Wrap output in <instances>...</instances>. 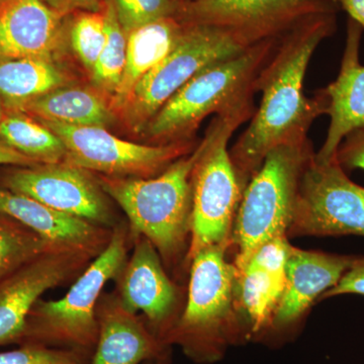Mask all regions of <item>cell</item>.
I'll return each mask as SVG.
<instances>
[{"label":"cell","mask_w":364,"mask_h":364,"mask_svg":"<svg viewBox=\"0 0 364 364\" xmlns=\"http://www.w3.org/2000/svg\"><path fill=\"white\" fill-rule=\"evenodd\" d=\"M336 14L310 16L280 36L258 75L256 91L262 93L259 107L230 149L244 189L270 151L309 139L314 121L327 112V98L320 90L306 97L304 81L318 45L336 32Z\"/></svg>","instance_id":"cell-1"},{"label":"cell","mask_w":364,"mask_h":364,"mask_svg":"<svg viewBox=\"0 0 364 364\" xmlns=\"http://www.w3.org/2000/svg\"><path fill=\"white\" fill-rule=\"evenodd\" d=\"M279 38L261 41L198 72L151 119L146 135L159 145L188 142L210 114L226 116L254 107L256 80Z\"/></svg>","instance_id":"cell-2"},{"label":"cell","mask_w":364,"mask_h":364,"mask_svg":"<svg viewBox=\"0 0 364 364\" xmlns=\"http://www.w3.org/2000/svg\"><path fill=\"white\" fill-rule=\"evenodd\" d=\"M203 146V139L191 153L153 178L105 176L98 182L123 208L131 236L148 239L168 264L181 255L191 234L193 174Z\"/></svg>","instance_id":"cell-3"},{"label":"cell","mask_w":364,"mask_h":364,"mask_svg":"<svg viewBox=\"0 0 364 364\" xmlns=\"http://www.w3.org/2000/svg\"><path fill=\"white\" fill-rule=\"evenodd\" d=\"M227 248L213 246L191 258L188 303L164 343L181 344L198 363L219 360L230 344L248 337L234 313L237 268Z\"/></svg>","instance_id":"cell-4"},{"label":"cell","mask_w":364,"mask_h":364,"mask_svg":"<svg viewBox=\"0 0 364 364\" xmlns=\"http://www.w3.org/2000/svg\"><path fill=\"white\" fill-rule=\"evenodd\" d=\"M310 139L270 151L244 189L235 218L231 244L234 265L242 270L261 244L287 237L293 222L299 183L315 155Z\"/></svg>","instance_id":"cell-5"},{"label":"cell","mask_w":364,"mask_h":364,"mask_svg":"<svg viewBox=\"0 0 364 364\" xmlns=\"http://www.w3.org/2000/svg\"><path fill=\"white\" fill-rule=\"evenodd\" d=\"M256 107L215 116L203 138V150L193 174L189 260L203 249L231 245L244 188L230 156L235 131L250 121Z\"/></svg>","instance_id":"cell-6"},{"label":"cell","mask_w":364,"mask_h":364,"mask_svg":"<svg viewBox=\"0 0 364 364\" xmlns=\"http://www.w3.org/2000/svg\"><path fill=\"white\" fill-rule=\"evenodd\" d=\"M129 227L112 228L111 240L78 275L64 298L38 301L26 333L47 342L90 348L98 338L97 306L107 282L116 279L126 264Z\"/></svg>","instance_id":"cell-7"},{"label":"cell","mask_w":364,"mask_h":364,"mask_svg":"<svg viewBox=\"0 0 364 364\" xmlns=\"http://www.w3.org/2000/svg\"><path fill=\"white\" fill-rule=\"evenodd\" d=\"M183 26L171 51L141 79L122 109L127 123L138 133L145 130L165 102L198 72L251 47L222 28Z\"/></svg>","instance_id":"cell-8"},{"label":"cell","mask_w":364,"mask_h":364,"mask_svg":"<svg viewBox=\"0 0 364 364\" xmlns=\"http://www.w3.org/2000/svg\"><path fill=\"white\" fill-rule=\"evenodd\" d=\"M315 155L301 176L287 236L364 237V186L349 178L336 158L318 161Z\"/></svg>","instance_id":"cell-9"},{"label":"cell","mask_w":364,"mask_h":364,"mask_svg":"<svg viewBox=\"0 0 364 364\" xmlns=\"http://www.w3.org/2000/svg\"><path fill=\"white\" fill-rule=\"evenodd\" d=\"M333 0H191L181 4L182 25L214 26L249 46L280 37L316 14H337Z\"/></svg>","instance_id":"cell-10"},{"label":"cell","mask_w":364,"mask_h":364,"mask_svg":"<svg viewBox=\"0 0 364 364\" xmlns=\"http://www.w3.org/2000/svg\"><path fill=\"white\" fill-rule=\"evenodd\" d=\"M61 139L67 163L107 176L149 177L195 149L189 142L143 145L117 138L102 127L41 121Z\"/></svg>","instance_id":"cell-11"},{"label":"cell","mask_w":364,"mask_h":364,"mask_svg":"<svg viewBox=\"0 0 364 364\" xmlns=\"http://www.w3.org/2000/svg\"><path fill=\"white\" fill-rule=\"evenodd\" d=\"M97 256L74 249L48 248L9 272L0 282V345L26 335L41 296L80 274Z\"/></svg>","instance_id":"cell-12"},{"label":"cell","mask_w":364,"mask_h":364,"mask_svg":"<svg viewBox=\"0 0 364 364\" xmlns=\"http://www.w3.org/2000/svg\"><path fill=\"white\" fill-rule=\"evenodd\" d=\"M4 188L44 203L65 214L98 226H117L107 193L85 169L70 163H53L14 170L4 179Z\"/></svg>","instance_id":"cell-13"},{"label":"cell","mask_w":364,"mask_h":364,"mask_svg":"<svg viewBox=\"0 0 364 364\" xmlns=\"http://www.w3.org/2000/svg\"><path fill=\"white\" fill-rule=\"evenodd\" d=\"M130 259L117 277V298L129 312L145 314L155 334L164 342L171 328L178 293L162 267L157 249L145 237H136Z\"/></svg>","instance_id":"cell-14"},{"label":"cell","mask_w":364,"mask_h":364,"mask_svg":"<svg viewBox=\"0 0 364 364\" xmlns=\"http://www.w3.org/2000/svg\"><path fill=\"white\" fill-rule=\"evenodd\" d=\"M355 257L291 246L284 293L273 314L269 332L284 334L291 330L316 299L338 284Z\"/></svg>","instance_id":"cell-15"},{"label":"cell","mask_w":364,"mask_h":364,"mask_svg":"<svg viewBox=\"0 0 364 364\" xmlns=\"http://www.w3.org/2000/svg\"><path fill=\"white\" fill-rule=\"evenodd\" d=\"M363 31L358 23L349 18L338 76L329 85L318 90L327 98L326 114L330 117L326 140L315 155L318 161L335 158L345 136L364 127V66L359 60Z\"/></svg>","instance_id":"cell-16"},{"label":"cell","mask_w":364,"mask_h":364,"mask_svg":"<svg viewBox=\"0 0 364 364\" xmlns=\"http://www.w3.org/2000/svg\"><path fill=\"white\" fill-rule=\"evenodd\" d=\"M0 215L20 223L49 245L97 256L107 247L112 229L59 212L20 193L0 188Z\"/></svg>","instance_id":"cell-17"},{"label":"cell","mask_w":364,"mask_h":364,"mask_svg":"<svg viewBox=\"0 0 364 364\" xmlns=\"http://www.w3.org/2000/svg\"><path fill=\"white\" fill-rule=\"evenodd\" d=\"M62 16L44 0H4L0 4V61H52L61 42Z\"/></svg>","instance_id":"cell-18"},{"label":"cell","mask_w":364,"mask_h":364,"mask_svg":"<svg viewBox=\"0 0 364 364\" xmlns=\"http://www.w3.org/2000/svg\"><path fill=\"white\" fill-rule=\"evenodd\" d=\"M98 338L92 364H140L162 356L166 344L127 311L117 296L100 298Z\"/></svg>","instance_id":"cell-19"},{"label":"cell","mask_w":364,"mask_h":364,"mask_svg":"<svg viewBox=\"0 0 364 364\" xmlns=\"http://www.w3.org/2000/svg\"><path fill=\"white\" fill-rule=\"evenodd\" d=\"M184 26L176 16L161 18L127 35L126 65L114 107L123 109L141 79L157 66L176 44Z\"/></svg>","instance_id":"cell-20"},{"label":"cell","mask_w":364,"mask_h":364,"mask_svg":"<svg viewBox=\"0 0 364 364\" xmlns=\"http://www.w3.org/2000/svg\"><path fill=\"white\" fill-rule=\"evenodd\" d=\"M18 111L30 112L41 121L80 127H105L114 122L111 107L100 95L85 88H58L36 98Z\"/></svg>","instance_id":"cell-21"},{"label":"cell","mask_w":364,"mask_h":364,"mask_svg":"<svg viewBox=\"0 0 364 364\" xmlns=\"http://www.w3.org/2000/svg\"><path fill=\"white\" fill-rule=\"evenodd\" d=\"M65 75L51 60L14 59L0 61V98L20 109L28 102L63 87Z\"/></svg>","instance_id":"cell-22"},{"label":"cell","mask_w":364,"mask_h":364,"mask_svg":"<svg viewBox=\"0 0 364 364\" xmlns=\"http://www.w3.org/2000/svg\"><path fill=\"white\" fill-rule=\"evenodd\" d=\"M237 272L239 299L248 318L249 334H267L286 282L252 267H246Z\"/></svg>","instance_id":"cell-23"},{"label":"cell","mask_w":364,"mask_h":364,"mask_svg":"<svg viewBox=\"0 0 364 364\" xmlns=\"http://www.w3.org/2000/svg\"><path fill=\"white\" fill-rule=\"evenodd\" d=\"M0 140L36 163L53 164L66 157L61 139L45 124L25 114H11L4 117L0 126Z\"/></svg>","instance_id":"cell-24"},{"label":"cell","mask_w":364,"mask_h":364,"mask_svg":"<svg viewBox=\"0 0 364 364\" xmlns=\"http://www.w3.org/2000/svg\"><path fill=\"white\" fill-rule=\"evenodd\" d=\"M105 14L107 42L91 75L97 87L114 95L121 83L126 65L127 35L117 21L112 0H107Z\"/></svg>","instance_id":"cell-25"},{"label":"cell","mask_w":364,"mask_h":364,"mask_svg":"<svg viewBox=\"0 0 364 364\" xmlns=\"http://www.w3.org/2000/svg\"><path fill=\"white\" fill-rule=\"evenodd\" d=\"M50 247L20 223L0 220V279Z\"/></svg>","instance_id":"cell-26"},{"label":"cell","mask_w":364,"mask_h":364,"mask_svg":"<svg viewBox=\"0 0 364 364\" xmlns=\"http://www.w3.org/2000/svg\"><path fill=\"white\" fill-rule=\"evenodd\" d=\"M70 40L74 52L91 73L107 42L105 11H88L77 16L72 25Z\"/></svg>","instance_id":"cell-27"},{"label":"cell","mask_w":364,"mask_h":364,"mask_svg":"<svg viewBox=\"0 0 364 364\" xmlns=\"http://www.w3.org/2000/svg\"><path fill=\"white\" fill-rule=\"evenodd\" d=\"M117 21L126 35L161 18L176 16L177 0H112Z\"/></svg>","instance_id":"cell-28"},{"label":"cell","mask_w":364,"mask_h":364,"mask_svg":"<svg viewBox=\"0 0 364 364\" xmlns=\"http://www.w3.org/2000/svg\"><path fill=\"white\" fill-rule=\"evenodd\" d=\"M291 248L287 236L274 237L256 249L246 267L262 270L286 282L287 263Z\"/></svg>","instance_id":"cell-29"},{"label":"cell","mask_w":364,"mask_h":364,"mask_svg":"<svg viewBox=\"0 0 364 364\" xmlns=\"http://www.w3.org/2000/svg\"><path fill=\"white\" fill-rule=\"evenodd\" d=\"M0 364H80L76 352L30 345L16 350L0 352Z\"/></svg>","instance_id":"cell-30"},{"label":"cell","mask_w":364,"mask_h":364,"mask_svg":"<svg viewBox=\"0 0 364 364\" xmlns=\"http://www.w3.org/2000/svg\"><path fill=\"white\" fill-rule=\"evenodd\" d=\"M335 158L345 172L364 170V127L345 136L340 143Z\"/></svg>","instance_id":"cell-31"},{"label":"cell","mask_w":364,"mask_h":364,"mask_svg":"<svg viewBox=\"0 0 364 364\" xmlns=\"http://www.w3.org/2000/svg\"><path fill=\"white\" fill-rule=\"evenodd\" d=\"M343 294L364 296V256H356L351 267L344 273L338 284L323 294L320 299L334 298Z\"/></svg>","instance_id":"cell-32"},{"label":"cell","mask_w":364,"mask_h":364,"mask_svg":"<svg viewBox=\"0 0 364 364\" xmlns=\"http://www.w3.org/2000/svg\"><path fill=\"white\" fill-rule=\"evenodd\" d=\"M48 6L64 14L77 9L95 11L102 0H44Z\"/></svg>","instance_id":"cell-33"},{"label":"cell","mask_w":364,"mask_h":364,"mask_svg":"<svg viewBox=\"0 0 364 364\" xmlns=\"http://www.w3.org/2000/svg\"><path fill=\"white\" fill-rule=\"evenodd\" d=\"M349 16L350 20L355 21L364 30V0H333Z\"/></svg>","instance_id":"cell-34"},{"label":"cell","mask_w":364,"mask_h":364,"mask_svg":"<svg viewBox=\"0 0 364 364\" xmlns=\"http://www.w3.org/2000/svg\"><path fill=\"white\" fill-rule=\"evenodd\" d=\"M37 163L30 158L16 152L9 146L0 143V165H18V166H33Z\"/></svg>","instance_id":"cell-35"},{"label":"cell","mask_w":364,"mask_h":364,"mask_svg":"<svg viewBox=\"0 0 364 364\" xmlns=\"http://www.w3.org/2000/svg\"><path fill=\"white\" fill-rule=\"evenodd\" d=\"M4 117H6V114H4V109H2V105L0 104V126H1L2 122H4Z\"/></svg>","instance_id":"cell-36"},{"label":"cell","mask_w":364,"mask_h":364,"mask_svg":"<svg viewBox=\"0 0 364 364\" xmlns=\"http://www.w3.org/2000/svg\"><path fill=\"white\" fill-rule=\"evenodd\" d=\"M164 358V355L161 356V358H159V360H158L157 363H155L154 364H165Z\"/></svg>","instance_id":"cell-37"},{"label":"cell","mask_w":364,"mask_h":364,"mask_svg":"<svg viewBox=\"0 0 364 364\" xmlns=\"http://www.w3.org/2000/svg\"><path fill=\"white\" fill-rule=\"evenodd\" d=\"M177 1L181 2V4H183V2L191 1V0H177Z\"/></svg>","instance_id":"cell-38"},{"label":"cell","mask_w":364,"mask_h":364,"mask_svg":"<svg viewBox=\"0 0 364 364\" xmlns=\"http://www.w3.org/2000/svg\"><path fill=\"white\" fill-rule=\"evenodd\" d=\"M4 0H0V4H1L2 2H4Z\"/></svg>","instance_id":"cell-39"}]
</instances>
